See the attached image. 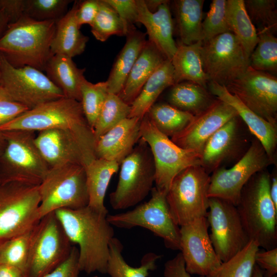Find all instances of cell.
Returning a JSON list of instances; mask_svg holds the SVG:
<instances>
[{
  "label": "cell",
  "mask_w": 277,
  "mask_h": 277,
  "mask_svg": "<svg viewBox=\"0 0 277 277\" xmlns=\"http://www.w3.org/2000/svg\"><path fill=\"white\" fill-rule=\"evenodd\" d=\"M54 212L70 241L78 246L80 271L106 273L109 244L114 237L108 214L89 206L77 209H60Z\"/></svg>",
  "instance_id": "cell-1"
},
{
  "label": "cell",
  "mask_w": 277,
  "mask_h": 277,
  "mask_svg": "<svg viewBox=\"0 0 277 277\" xmlns=\"http://www.w3.org/2000/svg\"><path fill=\"white\" fill-rule=\"evenodd\" d=\"M56 22L37 21L23 15L9 24L0 38V53L14 67L30 66L41 71L53 55L51 45Z\"/></svg>",
  "instance_id": "cell-2"
},
{
  "label": "cell",
  "mask_w": 277,
  "mask_h": 277,
  "mask_svg": "<svg viewBox=\"0 0 277 277\" xmlns=\"http://www.w3.org/2000/svg\"><path fill=\"white\" fill-rule=\"evenodd\" d=\"M270 181L265 169L254 174L243 187L236 206L249 240L266 250L277 243V210L270 195Z\"/></svg>",
  "instance_id": "cell-3"
},
{
  "label": "cell",
  "mask_w": 277,
  "mask_h": 277,
  "mask_svg": "<svg viewBox=\"0 0 277 277\" xmlns=\"http://www.w3.org/2000/svg\"><path fill=\"white\" fill-rule=\"evenodd\" d=\"M61 128L69 129L95 144L93 130L85 117L80 102L62 97L41 104L0 127V131H32Z\"/></svg>",
  "instance_id": "cell-4"
},
{
  "label": "cell",
  "mask_w": 277,
  "mask_h": 277,
  "mask_svg": "<svg viewBox=\"0 0 277 277\" xmlns=\"http://www.w3.org/2000/svg\"><path fill=\"white\" fill-rule=\"evenodd\" d=\"M6 144L0 156L1 184L17 182L39 185L50 167L35 143V132L2 131Z\"/></svg>",
  "instance_id": "cell-5"
},
{
  "label": "cell",
  "mask_w": 277,
  "mask_h": 277,
  "mask_svg": "<svg viewBox=\"0 0 277 277\" xmlns=\"http://www.w3.org/2000/svg\"><path fill=\"white\" fill-rule=\"evenodd\" d=\"M40 217L60 209H77L89 204L85 167L68 164L51 167L38 185Z\"/></svg>",
  "instance_id": "cell-6"
},
{
  "label": "cell",
  "mask_w": 277,
  "mask_h": 277,
  "mask_svg": "<svg viewBox=\"0 0 277 277\" xmlns=\"http://www.w3.org/2000/svg\"><path fill=\"white\" fill-rule=\"evenodd\" d=\"M120 165L116 188L109 195L114 210L127 209L140 203L151 192L155 182L153 156L149 146L141 138Z\"/></svg>",
  "instance_id": "cell-7"
},
{
  "label": "cell",
  "mask_w": 277,
  "mask_h": 277,
  "mask_svg": "<svg viewBox=\"0 0 277 277\" xmlns=\"http://www.w3.org/2000/svg\"><path fill=\"white\" fill-rule=\"evenodd\" d=\"M39 203L38 185L17 182L0 185V244L38 224Z\"/></svg>",
  "instance_id": "cell-8"
},
{
  "label": "cell",
  "mask_w": 277,
  "mask_h": 277,
  "mask_svg": "<svg viewBox=\"0 0 277 277\" xmlns=\"http://www.w3.org/2000/svg\"><path fill=\"white\" fill-rule=\"evenodd\" d=\"M210 180V176L201 165L188 167L173 179L166 197L171 217L177 226L207 216Z\"/></svg>",
  "instance_id": "cell-9"
},
{
  "label": "cell",
  "mask_w": 277,
  "mask_h": 277,
  "mask_svg": "<svg viewBox=\"0 0 277 277\" xmlns=\"http://www.w3.org/2000/svg\"><path fill=\"white\" fill-rule=\"evenodd\" d=\"M149 200L134 209L115 214H108V221L117 228L141 227L162 238L165 246L181 249L180 227L173 220L166 201V193L155 187Z\"/></svg>",
  "instance_id": "cell-10"
},
{
  "label": "cell",
  "mask_w": 277,
  "mask_h": 277,
  "mask_svg": "<svg viewBox=\"0 0 277 277\" xmlns=\"http://www.w3.org/2000/svg\"><path fill=\"white\" fill-rule=\"evenodd\" d=\"M141 138L149 146L154 161L155 187L167 194L180 172L193 166H201V154L182 148L154 126L146 114L142 118Z\"/></svg>",
  "instance_id": "cell-11"
},
{
  "label": "cell",
  "mask_w": 277,
  "mask_h": 277,
  "mask_svg": "<svg viewBox=\"0 0 277 277\" xmlns=\"http://www.w3.org/2000/svg\"><path fill=\"white\" fill-rule=\"evenodd\" d=\"M73 246L55 212L43 216L35 227L28 277H43L69 256Z\"/></svg>",
  "instance_id": "cell-12"
},
{
  "label": "cell",
  "mask_w": 277,
  "mask_h": 277,
  "mask_svg": "<svg viewBox=\"0 0 277 277\" xmlns=\"http://www.w3.org/2000/svg\"><path fill=\"white\" fill-rule=\"evenodd\" d=\"M0 86L28 109L64 97L42 71L30 66L14 67L0 53Z\"/></svg>",
  "instance_id": "cell-13"
},
{
  "label": "cell",
  "mask_w": 277,
  "mask_h": 277,
  "mask_svg": "<svg viewBox=\"0 0 277 277\" xmlns=\"http://www.w3.org/2000/svg\"><path fill=\"white\" fill-rule=\"evenodd\" d=\"M201 53L203 68L209 82L225 86L249 66V59L243 46L231 32L203 42Z\"/></svg>",
  "instance_id": "cell-14"
},
{
  "label": "cell",
  "mask_w": 277,
  "mask_h": 277,
  "mask_svg": "<svg viewBox=\"0 0 277 277\" xmlns=\"http://www.w3.org/2000/svg\"><path fill=\"white\" fill-rule=\"evenodd\" d=\"M271 164L263 147L255 138L233 166L229 169L220 167L212 172L208 197L223 199L236 206L242 190L249 179Z\"/></svg>",
  "instance_id": "cell-15"
},
{
  "label": "cell",
  "mask_w": 277,
  "mask_h": 277,
  "mask_svg": "<svg viewBox=\"0 0 277 277\" xmlns=\"http://www.w3.org/2000/svg\"><path fill=\"white\" fill-rule=\"evenodd\" d=\"M207 219L213 248L222 262L242 250L250 240L243 227L236 207L216 197L209 198Z\"/></svg>",
  "instance_id": "cell-16"
},
{
  "label": "cell",
  "mask_w": 277,
  "mask_h": 277,
  "mask_svg": "<svg viewBox=\"0 0 277 277\" xmlns=\"http://www.w3.org/2000/svg\"><path fill=\"white\" fill-rule=\"evenodd\" d=\"M225 87L245 106L277 126V77L249 66Z\"/></svg>",
  "instance_id": "cell-17"
},
{
  "label": "cell",
  "mask_w": 277,
  "mask_h": 277,
  "mask_svg": "<svg viewBox=\"0 0 277 277\" xmlns=\"http://www.w3.org/2000/svg\"><path fill=\"white\" fill-rule=\"evenodd\" d=\"M35 143L50 168L68 164L85 167L96 158L95 144L69 129L38 131Z\"/></svg>",
  "instance_id": "cell-18"
},
{
  "label": "cell",
  "mask_w": 277,
  "mask_h": 277,
  "mask_svg": "<svg viewBox=\"0 0 277 277\" xmlns=\"http://www.w3.org/2000/svg\"><path fill=\"white\" fill-rule=\"evenodd\" d=\"M206 216L196 219L180 227L181 253L190 274L207 277L222 264L208 232Z\"/></svg>",
  "instance_id": "cell-19"
},
{
  "label": "cell",
  "mask_w": 277,
  "mask_h": 277,
  "mask_svg": "<svg viewBox=\"0 0 277 277\" xmlns=\"http://www.w3.org/2000/svg\"><path fill=\"white\" fill-rule=\"evenodd\" d=\"M239 116L235 110L216 98L206 109L193 115L187 125L171 137L179 147L201 154L207 140L221 127Z\"/></svg>",
  "instance_id": "cell-20"
},
{
  "label": "cell",
  "mask_w": 277,
  "mask_h": 277,
  "mask_svg": "<svg viewBox=\"0 0 277 277\" xmlns=\"http://www.w3.org/2000/svg\"><path fill=\"white\" fill-rule=\"evenodd\" d=\"M210 93L232 107L249 130L263 147L272 164L276 162L277 126L265 121L245 106L236 96L230 93L225 86L215 82L208 83Z\"/></svg>",
  "instance_id": "cell-21"
},
{
  "label": "cell",
  "mask_w": 277,
  "mask_h": 277,
  "mask_svg": "<svg viewBox=\"0 0 277 277\" xmlns=\"http://www.w3.org/2000/svg\"><path fill=\"white\" fill-rule=\"evenodd\" d=\"M142 118L127 117L110 129L96 142V158L115 161L119 165L141 138Z\"/></svg>",
  "instance_id": "cell-22"
},
{
  "label": "cell",
  "mask_w": 277,
  "mask_h": 277,
  "mask_svg": "<svg viewBox=\"0 0 277 277\" xmlns=\"http://www.w3.org/2000/svg\"><path fill=\"white\" fill-rule=\"evenodd\" d=\"M138 11V23L146 29L148 40L165 57L171 61L177 49L173 37V22L168 1L162 4L154 12L147 8L144 0H136Z\"/></svg>",
  "instance_id": "cell-23"
},
{
  "label": "cell",
  "mask_w": 277,
  "mask_h": 277,
  "mask_svg": "<svg viewBox=\"0 0 277 277\" xmlns=\"http://www.w3.org/2000/svg\"><path fill=\"white\" fill-rule=\"evenodd\" d=\"M239 116L218 129L206 142L201 156V166L209 174L238 151L241 145Z\"/></svg>",
  "instance_id": "cell-24"
},
{
  "label": "cell",
  "mask_w": 277,
  "mask_h": 277,
  "mask_svg": "<svg viewBox=\"0 0 277 277\" xmlns=\"http://www.w3.org/2000/svg\"><path fill=\"white\" fill-rule=\"evenodd\" d=\"M166 60L157 47L147 39L118 95L131 105L147 81Z\"/></svg>",
  "instance_id": "cell-25"
},
{
  "label": "cell",
  "mask_w": 277,
  "mask_h": 277,
  "mask_svg": "<svg viewBox=\"0 0 277 277\" xmlns=\"http://www.w3.org/2000/svg\"><path fill=\"white\" fill-rule=\"evenodd\" d=\"M78 2L56 23V30L51 45L52 55L63 54L73 58L85 51L89 37L81 32L76 18Z\"/></svg>",
  "instance_id": "cell-26"
},
{
  "label": "cell",
  "mask_w": 277,
  "mask_h": 277,
  "mask_svg": "<svg viewBox=\"0 0 277 277\" xmlns=\"http://www.w3.org/2000/svg\"><path fill=\"white\" fill-rule=\"evenodd\" d=\"M86 69L79 68L72 58L63 54L53 55L45 70L49 79L63 92L64 97L81 102V87L85 78Z\"/></svg>",
  "instance_id": "cell-27"
},
{
  "label": "cell",
  "mask_w": 277,
  "mask_h": 277,
  "mask_svg": "<svg viewBox=\"0 0 277 277\" xmlns=\"http://www.w3.org/2000/svg\"><path fill=\"white\" fill-rule=\"evenodd\" d=\"M126 41L117 55L106 82L108 92L118 95L146 42V34L135 28L126 35Z\"/></svg>",
  "instance_id": "cell-28"
},
{
  "label": "cell",
  "mask_w": 277,
  "mask_h": 277,
  "mask_svg": "<svg viewBox=\"0 0 277 277\" xmlns=\"http://www.w3.org/2000/svg\"><path fill=\"white\" fill-rule=\"evenodd\" d=\"M202 41L190 45L176 43L177 49L171 62L174 84L188 81L207 88L209 79L203 66L201 48Z\"/></svg>",
  "instance_id": "cell-29"
},
{
  "label": "cell",
  "mask_w": 277,
  "mask_h": 277,
  "mask_svg": "<svg viewBox=\"0 0 277 277\" xmlns=\"http://www.w3.org/2000/svg\"><path fill=\"white\" fill-rule=\"evenodd\" d=\"M119 166L115 161L95 158L85 167L89 195L88 206L108 214L104 199L111 177L117 172Z\"/></svg>",
  "instance_id": "cell-30"
},
{
  "label": "cell",
  "mask_w": 277,
  "mask_h": 277,
  "mask_svg": "<svg viewBox=\"0 0 277 277\" xmlns=\"http://www.w3.org/2000/svg\"><path fill=\"white\" fill-rule=\"evenodd\" d=\"M174 84L173 69L171 61L166 60L147 81L130 105L128 117L142 118L155 104L162 92Z\"/></svg>",
  "instance_id": "cell-31"
},
{
  "label": "cell",
  "mask_w": 277,
  "mask_h": 277,
  "mask_svg": "<svg viewBox=\"0 0 277 277\" xmlns=\"http://www.w3.org/2000/svg\"><path fill=\"white\" fill-rule=\"evenodd\" d=\"M204 0H175L174 10L180 43L190 45L202 41Z\"/></svg>",
  "instance_id": "cell-32"
},
{
  "label": "cell",
  "mask_w": 277,
  "mask_h": 277,
  "mask_svg": "<svg viewBox=\"0 0 277 277\" xmlns=\"http://www.w3.org/2000/svg\"><path fill=\"white\" fill-rule=\"evenodd\" d=\"M123 245L120 240L114 237L109 244L107 272L110 277H147L149 272L156 269V262L161 255L153 252L144 255L139 267L130 266L123 254Z\"/></svg>",
  "instance_id": "cell-33"
},
{
  "label": "cell",
  "mask_w": 277,
  "mask_h": 277,
  "mask_svg": "<svg viewBox=\"0 0 277 277\" xmlns=\"http://www.w3.org/2000/svg\"><path fill=\"white\" fill-rule=\"evenodd\" d=\"M215 98L207 88L188 81L171 86L168 95V104L193 115L206 109Z\"/></svg>",
  "instance_id": "cell-34"
},
{
  "label": "cell",
  "mask_w": 277,
  "mask_h": 277,
  "mask_svg": "<svg viewBox=\"0 0 277 277\" xmlns=\"http://www.w3.org/2000/svg\"><path fill=\"white\" fill-rule=\"evenodd\" d=\"M227 16L230 31L238 38L247 57L258 42L256 29L246 10L244 0H227Z\"/></svg>",
  "instance_id": "cell-35"
},
{
  "label": "cell",
  "mask_w": 277,
  "mask_h": 277,
  "mask_svg": "<svg viewBox=\"0 0 277 277\" xmlns=\"http://www.w3.org/2000/svg\"><path fill=\"white\" fill-rule=\"evenodd\" d=\"M146 114L159 131L171 137L181 131L193 117L166 103H155Z\"/></svg>",
  "instance_id": "cell-36"
},
{
  "label": "cell",
  "mask_w": 277,
  "mask_h": 277,
  "mask_svg": "<svg viewBox=\"0 0 277 277\" xmlns=\"http://www.w3.org/2000/svg\"><path fill=\"white\" fill-rule=\"evenodd\" d=\"M34 228L0 244V265L15 267L27 274Z\"/></svg>",
  "instance_id": "cell-37"
},
{
  "label": "cell",
  "mask_w": 277,
  "mask_h": 277,
  "mask_svg": "<svg viewBox=\"0 0 277 277\" xmlns=\"http://www.w3.org/2000/svg\"><path fill=\"white\" fill-rule=\"evenodd\" d=\"M258 243L250 240L246 246L221 265L207 277H252Z\"/></svg>",
  "instance_id": "cell-38"
},
{
  "label": "cell",
  "mask_w": 277,
  "mask_h": 277,
  "mask_svg": "<svg viewBox=\"0 0 277 277\" xmlns=\"http://www.w3.org/2000/svg\"><path fill=\"white\" fill-rule=\"evenodd\" d=\"M131 106L117 95L109 93L97 117L93 131L95 142L104 134L129 117Z\"/></svg>",
  "instance_id": "cell-39"
},
{
  "label": "cell",
  "mask_w": 277,
  "mask_h": 277,
  "mask_svg": "<svg viewBox=\"0 0 277 277\" xmlns=\"http://www.w3.org/2000/svg\"><path fill=\"white\" fill-rule=\"evenodd\" d=\"M257 33L258 42L249 57V66L275 75L277 72V38L270 32Z\"/></svg>",
  "instance_id": "cell-40"
},
{
  "label": "cell",
  "mask_w": 277,
  "mask_h": 277,
  "mask_svg": "<svg viewBox=\"0 0 277 277\" xmlns=\"http://www.w3.org/2000/svg\"><path fill=\"white\" fill-rule=\"evenodd\" d=\"M108 93L106 81L93 84L85 78L82 83L80 102L85 117L92 130Z\"/></svg>",
  "instance_id": "cell-41"
},
{
  "label": "cell",
  "mask_w": 277,
  "mask_h": 277,
  "mask_svg": "<svg viewBox=\"0 0 277 277\" xmlns=\"http://www.w3.org/2000/svg\"><path fill=\"white\" fill-rule=\"evenodd\" d=\"M276 0L244 1L246 10L257 33L267 31L276 34Z\"/></svg>",
  "instance_id": "cell-42"
},
{
  "label": "cell",
  "mask_w": 277,
  "mask_h": 277,
  "mask_svg": "<svg viewBox=\"0 0 277 277\" xmlns=\"http://www.w3.org/2000/svg\"><path fill=\"white\" fill-rule=\"evenodd\" d=\"M90 27L93 35L101 42H105L112 35L125 36L117 13L105 0H100L98 11Z\"/></svg>",
  "instance_id": "cell-43"
},
{
  "label": "cell",
  "mask_w": 277,
  "mask_h": 277,
  "mask_svg": "<svg viewBox=\"0 0 277 277\" xmlns=\"http://www.w3.org/2000/svg\"><path fill=\"white\" fill-rule=\"evenodd\" d=\"M71 0H26L24 15L37 21L57 22L68 12Z\"/></svg>",
  "instance_id": "cell-44"
},
{
  "label": "cell",
  "mask_w": 277,
  "mask_h": 277,
  "mask_svg": "<svg viewBox=\"0 0 277 277\" xmlns=\"http://www.w3.org/2000/svg\"><path fill=\"white\" fill-rule=\"evenodd\" d=\"M227 0H212L202 22V42L221 34L231 32L227 16Z\"/></svg>",
  "instance_id": "cell-45"
},
{
  "label": "cell",
  "mask_w": 277,
  "mask_h": 277,
  "mask_svg": "<svg viewBox=\"0 0 277 277\" xmlns=\"http://www.w3.org/2000/svg\"><path fill=\"white\" fill-rule=\"evenodd\" d=\"M117 13L124 27L125 36L135 28L138 11L136 0H105Z\"/></svg>",
  "instance_id": "cell-46"
},
{
  "label": "cell",
  "mask_w": 277,
  "mask_h": 277,
  "mask_svg": "<svg viewBox=\"0 0 277 277\" xmlns=\"http://www.w3.org/2000/svg\"><path fill=\"white\" fill-rule=\"evenodd\" d=\"M29 110L15 102L0 86V127L14 120Z\"/></svg>",
  "instance_id": "cell-47"
},
{
  "label": "cell",
  "mask_w": 277,
  "mask_h": 277,
  "mask_svg": "<svg viewBox=\"0 0 277 277\" xmlns=\"http://www.w3.org/2000/svg\"><path fill=\"white\" fill-rule=\"evenodd\" d=\"M78 249L73 246L68 259L54 270L43 277H78Z\"/></svg>",
  "instance_id": "cell-48"
},
{
  "label": "cell",
  "mask_w": 277,
  "mask_h": 277,
  "mask_svg": "<svg viewBox=\"0 0 277 277\" xmlns=\"http://www.w3.org/2000/svg\"><path fill=\"white\" fill-rule=\"evenodd\" d=\"M255 264L262 270L264 277H275L277 273V248L256 252Z\"/></svg>",
  "instance_id": "cell-49"
},
{
  "label": "cell",
  "mask_w": 277,
  "mask_h": 277,
  "mask_svg": "<svg viewBox=\"0 0 277 277\" xmlns=\"http://www.w3.org/2000/svg\"><path fill=\"white\" fill-rule=\"evenodd\" d=\"M100 0H85L79 1L76 11L78 25H91L99 10Z\"/></svg>",
  "instance_id": "cell-50"
},
{
  "label": "cell",
  "mask_w": 277,
  "mask_h": 277,
  "mask_svg": "<svg viewBox=\"0 0 277 277\" xmlns=\"http://www.w3.org/2000/svg\"><path fill=\"white\" fill-rule=\"evenodd\" d=\"M25 3L26 0H0V7L7 16L9 24L24 15Z\"/></svg>",
  "instance_id": "cell-51"
},
{
  "label": "cell",
  "mask_w": 277,
  "mask_h": 277,
  "mask_svg": "<svg viewBox=\"0 0 277 277\" xmlns=\"http://www.w3.org/2000/svg\"><path fill=\"white\" fill-rule=\"evenodd\" d=\"M163 274L164 277H191V274L186 270L181 252L165 263Z\"/></svg>",
  "instance_id": "cell-52"
},
{
  "label": "cell",
  "mask_w": 277,
  "mask_h": 277,
  "mask_svg": "<svg viewBox=\"0 0 277 277\" xmlns=\"http://www.w3.org/2000/svg\"><path fill=\"white\" fill-rule=\"evenodd\" d=\"M0 277H28L21 270L5 265H0Z\"/></svg>",
  "instance_id": "cell-53"
},
{
  "label": "cell",
  "mask_w": 277,
  "mask_h": 277,
  "mask_svg": "<svg viewBox=\"0 0 277 277\" xmlns=\"http://www.w3.org/2000/svg\"><path fill=\"white\" fill-rule=\"evenodd\" d=\"M270 195L273 205L277 210V177L274 175L270 181Z\"/></svg>",
  "instance_id": "cell-54"
},
{
  "label": "cell",
  "mask_w": 277,
  "mask_h": 277,
  "mask_svg": "<svg viewBox=\"0 0 277 277\" xmlns=\"http://www.w3.org/2000/svg\"><path fill=\"white\" fill-rule=\"evenodd\" d=\"M9 24V23L7 16L0 7V38L6 31Z\"/></svg>",
  "instance_id": "cell-55"
},
{
  "label": "cell",
  "mask_w": 277,
  "mask_h": 277,
  "mask_svg": "<svg viewBox=\"0 0 277 277\" xmlns=\"http://www.w3.org/2000/svg\"><path fill=\"white\" fill-rule=\"evenodd\" d=\"M165 1V0H144L147 8L151 12L156 11L159 7Z\"/></svg>",
  "instance_id": "cell-56"
},
{
  "label": "cell",
  "mask_w": 277,
  "mask_h": 277,
  "mask_svg": "<svg viewBox=\"0 0 277 277\" xmlns=\"http://www.w3.org/2000/svg\"><path fill=\"white\" fill-rule=\"evenodd\" d=\"M252 277H264L262 270L256 264L253 269Z\"/></svg>",
  "instance_id": "cell-57"
},
{
  "label": "cell",
  "mask_w": 277,
  "mask_h": 277,
  "mask_svg": "<svg viewBox=\"0 0 277 277\" xmlns=\"http://www.w3.org/2000/svg\"><path fill=\"white\" fill-rule=\"evenodd\" d=\"M6 142L2 131H0V156L2 154L6 146Z\"/></svg>",
  "instance_id": "cell-58"
},
{
  "label": "cell",
  "mask_w": 277,
  "mask_h": 277,
  "mask_svg": "<svg viewBox=\"0 0 277 277\" xmlns=\"http://www.w3.org/2000/svg\"><path fill=\"white\" fill-rule=\"evenodd\" d=\"M1 184V181H0V185Z\"/></svg>",
  "instance_id": "cell-59"
}]
</instances>
